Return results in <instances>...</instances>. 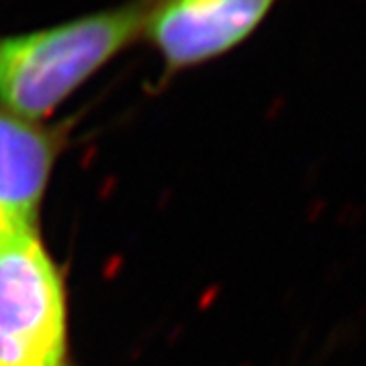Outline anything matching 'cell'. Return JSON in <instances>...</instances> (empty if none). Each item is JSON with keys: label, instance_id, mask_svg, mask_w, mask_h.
I'll return each mask as SVG.
<instances>
[{"label": "cell", "instance_id": "277c9868", "mask_svg": "<svg viewBox=\"0 0 366 366\" xmlns=\"http://www.w3.org/2000/svg\"><path fill=\"white\" fill-rule=\"evenodd\" d=\"M55 155V131L0 106V230L37 228L39 204Z\"/></svg>", "mask_w": 366, "mask_h": 366}, {"label": "cell", "instance_id": "7a4b0ae2", "mask_svg": "<svg viewBox=\"0 0 366 366\" xmlns=\"http://www.w3.org/2000/svg\"><path fill=\"white\" fill-rule=\"evenodd\" d=\"M0 366H65V297L37 228L0 230Z\"/></svg>", "mask_w": 366, "mask_h": 366}, {"label": "cell", "instance_id": "3957f363", "mask_svg": "<svg viewBox=\"0 0 366 366\" xmlns=\"http://www.w3.org/2000/svg\"><path fill=\"white\" fill-rule=\"evenodd\" d=\"M277 0H157L144 35L167 72L216 59L246 41Z\"/></svg>", "mask_w": 366, "mask_h": 366}, {"label": "cell", "instance_id": "6da1fadb", "mask_svg": "<svg viewBox=\"0 0 366 366\" xmlns=\"http://www.w3.org/2000/svg\"><path fill=\"white\" fill-rule=\"evenodd\" d=\"M157 0H129L47 29L0 41V104L39 120L92 74L144 35Z\"/></svg>", "mask_w": 366, "mask_h": 366}]
</instances>
